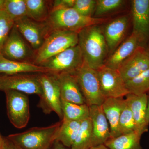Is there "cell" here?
I'll use <instances>...</instances> for the list:
<instances>
[{
  "instance_id": "1",
  "label": "cell",
  "mask_w": 149,
  "mask_h": 149,
  "mask_svg": "<svg viewBox=\"0 0 149 149\" xmlns=\"http://www.w3.org/2000/svg\"><path fill=\"white\" fill-rule=\"evenodd\" d=\"M100 24L85 27L78 33V45L84 61L97 70L104 65L108 48Z\"/></svg>"
},
{
  "instance_id": "2",
  "label": "cell",
  "mask_w": 149,
  "mask_h": 149,
  "mask_svg": "<svg viewBox=\"0 0 149 149\" xmlns=\"http://www.w3.org/2000/svg\"><path fill=\"white\" fill-rule=\"evenodd\" d=\"M61 122L46 127H33L7 137L19 149H50L56 141Z\"/></svg>"
},
{
  "instance_id": "3",
  "label": "cell",
  "mask_w": 149,
  "mask_h": 149,
  "mask_svg": "<svg viewBox=\"0 0 149 149\" xmlns=\"http://www.w3.org/2000/svg\"><path fill=\"white\" fill-rule=\"evenodd\" d=\"M107 20V19L84 16L74 8H68L51 11L47 22L52 30L78 33L85 27L101 24Z\"/></svg>"
},
{
  "instance_id": "4",
  "label": "cell",
  "mask_w": 149,
  "mask_h": 149,
  "mask_svg": "<svg viewBox=\"0 0 149 149\" xmlns=\"http://www.w3.org/2000/svg\"><path fill=\"white\" fill-rule=\"evenodd\" d=\"M78 33L62 30H52L41 47L35 52L34 64L41 65L51 58L78 45Z\"/></svg>"
},
{
  "instance_id": "5",
  "label": "cell",
  "mask_w": 149,
  "mask_h": 149,
  "mask_svg": "<svg viewBox=\"0 0 149 149\" xmlns=\"http://www.w3.org/2000/svg\"><path fill=\"white\" fill-rule=\"evenodd\" d=\"M39 78L42 93L38 107L45 114L54 112L62 120L60 87L57 75L51 73H39Z\"/></svg>"
},
{
  "instance_id": "6",
  "label": "cell",
  "mask_w": 149,
  "mask_h": 149,
  "mask_svg": "<svg viewBox=\"0 0 149 149\" xmlns=\"http://www.w3.org/2000/svg\"><path fill=\"white\" fill-rule=\"evenodd\" d=\"M86 102L89 106L102 105L105 100L101 90L97 70L84 61L74 73Z\"/></svg>"
},
{
  "instance_id": "7",
  "label": "cell",
  "mask_w": 149,
  "mask_h": 149,
  "mask_svg": "<svg viewBox=\"0 0 149 149\" xmlns=\"http://www.w3.org/2000/svg\"><path fill=\"white\" fill-rule=\"evenodd\" d=\"M84 62L83 55L77 45L67 49L48 59L41 65L50 73L58 74L63 72L74 74Z\"/></svg>"
},
{
  "instance_id": "8",
  "label": "cell",
  "mask_w": 149,
  "mask_h": 149,
  "mask_svg": "<svg viewBox=\"0 0 149 149\" xmlns=\"http://www.w3.org/2000/svg\"><path fill=\"white\" fill-rule=\"evenodd\" d=\"M8 116L17 129L27 126L30 118L29 100L27 94L14 91L4 92Z\"/></svg>"
},
{
  "instance_id": "9",
  "label": "cell",
  "mask_w": 149,
  "mask_h": 149,
  "mask_svg": "<svg viewBox=\"0 0 149 149\" xmlns=\"http://www.w3.org/2000/svg\"><path fill=\"white\" fill-rule=\"evenodd\" d=\"M35 52L14 26L0 52L10 60L34 63Z\"/></svg>"
},
{
  "instance_id": "10",
  "label": "cell",
  "mask_w": 149,
  "mask_h": 149,
  "mask_svg": "<svg viewBox=\"0 0 149 149\" xmlns=\"http://www.w3.org/2000/svg\"><path fill=\"white\" fill-rule=\"evenodd\" d=\"M39 73L0 74V91H14L27 95H42Z\"/></svg>"
},
{
  "instance_id": "11",
  "label": "cell",
  "mask_w": 149,
  "mask_h": 149,
  "mask_svg": "<svg viewBox=\"0 0 149 149\" xmlns=\"http://www.w3.org/2000/svg\"><path fill=\"white\" fill-rule=\"evenodd\" d=\"M14 26L35 51L41 47L52 30L47 21L39 22L27 17L15 21Z\"/></svg>"
},
{
  "instance_id": "12",
  "label": "cell",
  "mask_w": 149,
  "mask_h": 149,
  "mask_svg": "<svg viewBox=\"0 0 149 149\" xmlns=\"http://www.w3.org/2000/svg\"><path fill=\"white\" fill-rule=\"evenodd\" d=\"M97 71L105 98H123L129 94L125 82L118 70L104 65Z\"/></svg>"
},
{
  "instance_id": "13",
  "label": "cell",
  "mask_w": 149,
  "mask_h": 149,
  "mask_svg": "<svg viewBox=\"0 0 149 149\" xmlns=\"http://www.w3.org/2000/svg\"><path fill=\"white\" fill-rule=\"evenodd\" d=\"M149 69V54L143 47H139L118 68L125 82Z\"/></svg>"
},
{
  "instance_id": "14",
  "label": "cell",
  "mask_w": 149,
  "mask_h": 149,
  "mask_svg": "<svg viewBox=\"0 0 149 149\" xmlns=\"http://www.w3.org/2000/svg\"><path fill=\"white\" fill-rule=\"evenodd\" d=\"M133 32L141 37L146 47L149 42V0L131 2Z\"/></svg>"
},
{
  "instance_id": "15",
  "label": "cell",
  "mask_w": 149,
  "mask_h": 149,
  "mask_svg": "<svg viewBox=\"0 0 149 149\" xmlns=\"http://www.w3.org/2000/svg\"><path fill=\"white\" fill-rule=\"evenodd\" d=\"M90 108V117L92 126V147L104 144L111 139L108 121L102 105H92Z\"/></svg>"
},
{
  "instance_id": "16",
  "label": "cell",
  "mask_w": 149,
  "mask_h": 149,
  "mask_svg": "<svg viewBox=\"0 0 149 149\" xmlns=\"http://www.w3.org/2000/svg\"><path fill=\"white\" fill-rule=\"evenodd\" d=\"M141 46L145 47L141 37L136 32H132L110 56L105 62L104 65L117 70L120 65Z\"/></svg>"
},
{
  "instance_id": "17",
  "label": "cell",
  "mask_w": 149,
  "mask_h": 149,
  "mask_svg": "<svg viewBox=\"0 0 149 149\" xmlns=\"http://www.w3.org/2000/svg\"><path fill=\"white\" fill-rule=\"evenodd\" d=\"M57 75L59 82L61 100L79 104H86L74 74L63 72Z\"/></svg>"
},
{
  "instance_id": "18",
  "label": "cell",
  "mask_w": 149,
  "mask_h": 149,
  "mask_svg": "<svg viewBox=\"0 0 149 149\" xmlns=\"http://www.w3.org/2000/svg\"><path fill=\"white\" fill-rule=\"evenodd\" d=\"M125 97L135 120L136 131L142 136L148 131V127L146 120L148 96L147 94L140 95L129 94Z\"/></svg>"
},
{
  "instance_id": "19",
  "label": "cell",
  "mask_w": 149,
  "mask_h": 149,
  "mask_svg": "<svg viewBox=\"0 0 149 149\" xmlns=\"http://www.w3.org/2000/svg\"><path fill=\"white\" fill-rule=\"evenodd\" d=\"M125 99L123 98H109L102 104L105 115L109 124L111 138L120 136L119 122L120 115L125 106Z\"/></svg>"
},
{
  "instance_id": "20",
  "label": "cell",
  "mask_w": 149,
  "mask_h": 149,
  "mask_svg": "<svg viewBox=\"0 0 149 149\" xmlns=\"http://www.w3.org/2000/svg\"><path fill=\"white\" fill-rule=\"evenodd\" d=\"M128 17L121 16L109 22L103 30L109 52H113L118 47L128 28Z\"/></svg>"
},
{
  "instance_id": "21",
  "label": "cell",
  "mask_w": 149,
  "mask_h": 149,
  "mask_svg": "<svg viewBox=\"0 0 149 149\" xmlns=\"http://www.w3.org/2000/svg\"><path fill=\"white\" fill-rule=\"evenodd\" d=\"M28 73H50V72L41 65L10 60L6 58L0 52V74L10 75Z\"/></svg>"
},
{
  "instance_id": "22",
  "label": "cell",
  "mask_w": 149,
  "mask_h": 149,
  "mask_svg": "<svg viewBox=\"0 0 149 149\" xmlns=\"http://www.w3.org/2000/svg\"><path fill=\"white\" fill-rule=\"evenodd\" d=\"M142 136L137 131L111 138L104 145L109 149H143L141 144Z\"/></svg>"
},
{
  "instance_id": "23",
  "label": "cell",
  "mask_w": 149,
  "mask_h": 149,
  "mask_svg": "<svg viewBox=\"0 0 149 149\" xmlns=\"http://www.w3.org/2000/svg\"><path fill=\"white\" fill-rule=\"evenodd\" d=\"M27 17L34 21H47L50 13L52 1L45 0H25Z\"/></svg>"
},
{
  "instance_id": "24",
  "label": "cell",
  "mask_w": 149,
  "mask_h": 149,
  "mask_svg": "<svg viewBox=\"0 0 149 149\" xmlns=\"http://www.w3.org/2000/svg\"><path fill=\"white\" fill-rule=\"evenodd\" d=\"M81 122L62 119L56 141L70 148L77 137Z\"/></svg>"
},
{
  "instance_id": "25",
  "label": "cell",
  "mask_w": 149,
  "mask_h": 149,
  "mask_svg": "<svg viewBox=\"0 0 149 149\" xmlns=\"http://www.w3.org/2000/svg\"><path fill=\"white\" fill-rule=\"evenodd\" d=\"M62 119L82 121L90 117V108L87 104H79L61 100Z\"/></svg>"
},
{
  "instance_id": "26",
  "label": "cell",
  "mask_w": 149,
  "mask_h": 149,
  "mask_svg": "<svg viewBox=\"0 0 149 149\" xmlns=\"http://www.w3.org/2000/svg\"><path fill=\"white\" fill-rule=\"evenodd\" d=\"M92 126L90 117L81 122L71 149H90L92 147Z\"/></svg>"
},
{
  "instance_id": "27",
  "label": "cell",
  "mask_w": 149,
  "mask_h": 149,
  "mask_svg": "<svg viewBox=\"0 0 149 149\" xmlns=\"http://www.w3.org/2000/svg\"><path fill=\"white\" fill-rule=\"evenodd\" d=\"M129 94L140 95L149 91V69L125 82Z\"/></svg>"
},
{
  "instance_id": "28",
  "label": "cell",
  "mask_w": 149,
  "mask_h": 149,
  "mask_svg": "<svg viewBox=\"0 0 149 149\" xmlns=\"http://www.w3.org/2000/svg\"><path fill=\"white\" fill-rule=\"evenodd\" d=\"M3 10L15 22L27 17L25 0H5Z\"/></svg>"
},
{
  "instance_id": "29",
  "label": "cell",
  "mask_w": 149,
  "mask_h": 149,
  "mask_svg": "<svg viewBox=\"0 0 149 149\" xmlns=\"http://www.w3.org/2000/svg\"><path fill=\"white\" fill-rule=\"evenodd\" d=\"M119 128L121 135H125L136 131L135 120L133 118L132 111L126 100L125 106L120 115Z\"/></svg>"
},
{
  "instance_id": "30",
  "label": "cell",
  "mask_w": 149,
  "mask_h": 149,
  "mask_svg": "<svg viewBox=\"0 0 149 149\" xmlns=\"http://www.w3.org/2000/svg\"><path fill=\"white\" fill-rule=\"evenodd\" d=\"M15 22L5 11H0V52Z\"/></svg>"
},
{
  "instance_id": "31",
  "label": "cell",
  "mask_w": 149,
  "mask_h": 149,
  "mask_svg": "<svg viewBox=\"0 0 149 149\" xmlns=\"http://www.w3.org/2000/svg\"><path fill=\"white\" fill-rule=\"evenodd\" d=\"M123 0H97L95 16L99 17L120 8L123 4Z\"/></svg>"
},
{
  "instance_id": "32",
  "label": "cell",
  "mask_w": 149,
  "mask_h": 149,
  "mask_svg": "<svg viewBox=\"0 0 149 149\" xmlns=\"http://www.w3.org/2000/svg\"><path fill=\"white\" fill-rule=\"evenodd\" d=\"M96 6L95 0H75L73 8L83 16L93 17Z\"/></svg>"
},
{
  "instance_id": "33",
  "label": "cell",
  "mask_w": 149,
  "mask_h": 149,
  "mask_svg": "<svg viewBox=\"0 0 149 149\" xmlns=\"http://www.w3.org/2000/svg\"><path fill=\"white\" fill-rule=\"evenodd\" d=\"M75 0H55L51 2V11L73 8Z\"/></svg>"
},
{
  "instance_id": "34",
  "label": "cell",
  "mask_w": 149,
  "mask_h": 149,
  "mask_svg": "<svg viewBox=\"0 0 149 149\" xmlns=\"http://www.w3.org/2000/svg\"><path fill=\"white\" fill-rule=\"evenodd\" d=\"M3 149H19L7 137H4V144Z\"/></svg>"
},
{
  "instance_id": "35",
  "label": "cell",
  "mask_w": 149,
  "mask_h": 149,
  "mask_svg": "<svg viewBox=\"0 0 149 149\" xmlns=\"http://www.w3.org/2000/svg\"><path fill=\"white\" fill-rule=\"evenodd\" d=\"M50 149H71L63 145L60 142L56 141Z\"/></svg>"
},
{
  "instance_id": "36",
  "label": "cell",
  "mask_w": 149,
  "mask_h": 149,
  "mask_svg": "<svg viewBox=\"0 0 149 149\" xmlns=\"http://www.w3.org/2000/svg\"><path fill=\"white\" fill-rule=\"evenodd\" d=\"M146 120L148 125H149V95L148 97V105L146 111Z\"/></svg>"
},
{
  "instance_id": "37",
  "label": "cell",
  "mask_w": 149,
  "mask_h": 149,
  "mask_svg": "<svg viewBox=\"0 0 149 149\" xmlns=\"http://www.w3.org/2000/svg\"><path fill=\"white\" fill-rule=\"evenodd\" d=\"M90 149H109L104 144L98 145L92 147Z\"/></svg>"
},
{
  "instance_id": "38",
  "label": "cell",
  "mask_w": 149,
  "mask_h": 149,
  "mask_svg": "<svg viewBox=\"0 0 149 149\" xmlns=\"http://www.w3.org/2000/svg\"><path fill=\"white\" fill-rule=\"evenodd\" d=\"M4 144V137H3L0 133V149H3Z\"/></svg>"
},
{
  "instance_id": "39",
  "label": "cell",
  "mask_w": 149,
  "mask_h": 149,
  "mask_svg": "<svg viewBox=\"0 0 149 149\" xmlns=\"http://www.w3.org/2000/svg\"><path fill=\"white\" fill-rule=\"evenodd\" d=\"M5 1V0H0V11L3 10Z\"/></svg>"
},
{
  "instance_id": "40",
  "label": "cell",
  "mask_w": 149,
  "mask_h": 149,
  "mask_svg": "<svg viewBox=\"0 0 149 149\" xmlns=\"http://www.w3.org/2000/svg\"><path fill=\"white\" fill-rule=\"evenodd\" d=\"M146 49L149 54V42L147 44L146 46Z\"/></svg>"
}]
</instances>
